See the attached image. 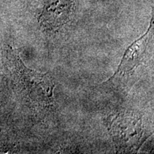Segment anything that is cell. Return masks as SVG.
Returning <instances> with one entry per match:
<instances>
[{"instance_id": "cell-4", "label": "cell", "mask_w": 154, "mask_h": 154, "mask_svg": "<svg viewBox=\"0 0 154 154\" xmlns=\"http://www.w3.org/2000/svg\"><path fill=\"white\" fill-rule=\"evenodd\" d=\"M153 17H152L151 24L146 33L134 42V44L126 50L116 74L125 75L130 74L140 64V61L144 57L149 36L153 32Z\"/></svg>"}, {"instance_id": "cell-3", "label": "cell", "mask_w": 154, "mask_h": 154, "mask_svg": "<svg viewBox=\"0 0 154 154\" xmlns=\"http://www.w3.org/2000/svg\"><path fill=\"white\" fill-rule=\"evenodd\" d=\"M111 128L116 143L125 149L136 146L141 136L140 119L134 115H117Z\"/></svg>"}, {"instance_id": "cell-1", "label": "cell", "mask_w": 154, "mask_h": 154, "mask_svg": "<svg viewBox=\"0 0 154 154\" xmlns=\"http://www.w3.org/2000/svg\"><path fill=\"white\" fill-rule=\"evenodd\" d=\"M14 54L17 69L19 70L31 99L42 104L51 103L54 99V84L51 77L48 74H41L25 67L21 59L16 57L15 52Z\"/></svg>"}, {"instance_id": "cell-2", "label": "cell", "mask_w": 154, "mask_h": 154, "mask_svg": "<svg viewBox=\"0 0 154 154\" xmlns=\"http://www.w3.org/2000/svg\"><path fill=\"white\" fill-rule=\"evenodd\" d=\"M74 0H46L37 17L45 30L56 31L69 22L74 12Z\"/></svg>"}]
</instances>
